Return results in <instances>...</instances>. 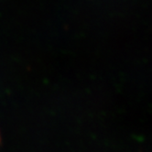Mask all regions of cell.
<instances>
[{
    "label": "cell",
    "instance_id": "cell-1",
    "mask_svg": "<svg viewBox=\"0 0 152 152\" xmlns=\"http://www.w3.org/2000/svg\"><path fill=\"white\" fill-rule=\"evenodd\" d=\"M0 144H1V136H0Z\"/></svg>",
    "mask_w": 152,
    "mask_h": 152
}]
</instances>
